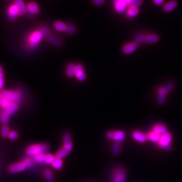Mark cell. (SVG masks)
Segmentation results:
<instances>
[{
	"instance_id": "3",
	"label": "cell",
	"mask_w": 182,
	"mask_h": 182,
	"mask_svg": "<svg viewBox=\"0 0 182 182\" xmlns=\"http://www.w3.org/2000/svg\"><path fill=\"white\" fill-rule=\"evenodd\" d=\"M49 149V145L47 143H40L30 146L26 149V153L29 156H34L39 153H45Z\"/></svg>"
},
{
	"instance_id": "28",
	"label": "cell",
	"mask_w": 182,
	"mask_h": 182,
	"mask_svg": "<svg viewBox=\"0 0 182 182\" xmlns=\"http://www.w3.org/2000/svg\"><path fill=\"white\" fill-rule=\"evenodd\" d=\"M54 27L56 30L57 31L63 32V31H66L67 26L66 24L61 21H56L54 24Z\"/></svg>"
},
{
	"instance_id": "34",
	"label": "cell",
	"mask_w": 182,
	"mask_h": 182,
	"mask_svg": "<svg viewBox=\"0 0 182 182\" xmlns=\"http://www.w3.org/2000/svg\"><path fill=\"white\" fill-rule=\"evenodd\" d=\"M142 4V1L141 0H131L128 7L130 8H138V7L141 6Z\"/></svg>"
},
{
	"instance_id": "17",
	"label": "cell",
	"mask_w": 182,
	"mask_h": 182,
	"mask_svg": "<svg viewBox=\"0 0 182 182\" xmlns=\"http://www.w3.org/2000/svg\"><path fill=\"white\" fill-rule=\"evenodd\" d=\"M156 133L161 136L167 132V128L163 124H156L153 127V130Z\"/></svg>"
},
{
	"instance_id": "25",
	"label": "cell",
	"mask_w": 182,
	"mask_h": 182,
	"mask_svg": "<svg viewBox=\"0 0 182 182\" xmlns=\"http://www.w3.org/2000/svg\"><path fill=\"white\" fill-rule=\"evenodd\" d=\"M177 5L178 2L176 1H170L164 5V6L163 7V9L166 12H170L173 10L177 7Z\"/></svg>"
},
{
	"instance_id": "40",
	"label": "cell",
	"mask_w": 182,
	"mask_h": 182,
	"mask_svg": "<svg viewBox=\"0 0 182 182\" xmlns=\"http://www.w3.org/2000/svg\"><path fill=\"white\" fill-rule=\"evenodd\" d=\"M8 137L11 140H15L18 137V134L16 132H14V131H12L10 133L9 135H8Z\"/></svg>"
},
{
	"instance_id": "16",
	"label": "cell",
	"mask_w": 182,
	"mask_h": 182,
	"mask_svg": "<svg viewBox=\"0 0 182 182\" xmlns=\"http://www.w3.org/2000/svg\"><path fill=\"white\" fill-rule=\"evenodd\" d=\"M122 149V143L121 142L114 141L112 143L111 148V153L113 156H117L120 154Z\"/></svg>"
},
{
	"instance_id": "33",
	"label": "cell",
	"mask_w": 182,
	"mask_h": 182,
	"mask_svg": "<svg viewBox=\"0 0 182 182\" xmlns=\"http://www.w3.org/2000/svg\"><path fill=\"white\" fill-rule=\"evenodd\" d=\"M45 153H39L33 156V160L39 163H42L45 162Z\"/></svg>"
},
{
	"instance_id": "24",
	"label": "cell",
	"mask_w": 182,
	"mask_h": 182,
	"mask_svg": "<svg viewBox=\"0 0 182 182\" xmlns=\"http://www.w3.org/2000/svg\"><path fill=\"white\" fill-rule=\"evenodd\" d=\"M70 151L69 150H68V149L62 147L57 151L55 156L56 157H58V158L62 159L66 157L67 156H68V154L70 153Z\"/></svg>"
},
{
	"instance_id": "43",
	"label": "cell",
	"mask_w": 182,
	"mask_h": 182,
	"mask_svg": "<svg viewBox=\"0 0 182 182\" xmlns=\"http://www.w3.org/2000/svg\"><path fill=\"white\" fill-rule=\"evenodd\" d=\"M93 2L96 5L101 6L105 3V1H103V0H94V1H93Z\"/></svg>"
},
{
	"instance_id": "44",
	"label": "cell",
	"mask_w": 182,
	"mask_h": 182,
	"mask_svg": "<svg viewBox=\"0 0 182 182\" xmlns=\"http://www.w3.org/2000/svg\"><path fill=\"white\" fill-rule=\"evenodd\" d=\"M163 0H154V3L157 5H160L162 3H163Z\"/></svg>"
},
{
	"instance_id": "30",
	"label": "cell",
	"mask_w": 182,
	"mask_h": 182,
	"mask_svg": "<svg viewBox=\"0 0 182 182\" xmlns=\"http://www.w3.org/2000/svg\"><path fill=\"white\" fill-rule=\"evenodd\" d=\"M11 103H10L7 98L0 94V106L4 109L6 108Z\"/></svg>"
},
{
	"instance_id": "23",
	"label": "cell",
	"mask_w": 182,
	"mask_h": 182,
	"mask_svg": "<svg viewBox=\"0 0 182 182\" xmlns=\"http://www.w3.org/2000/svg\"><path fill=\"white\" fill-rule=\"evenodd\" d=\"M51 166L56 170H62L63 166V163L62 159L55 157L53 162L51 163Z\"/></svg>"
},
{
	"instance_id": "42",
	"label": "cell",
	"mask_w": 182,
	"mask_h": 182,
	"mask_svg": "<svg viewBox=\"0 0 182 182\" xmlns=\"http://www.w3.org/2000/svg\"><path fill=\"white\" fill-rule=\"evenodd\" d=\"M167 90L168 92H170V91H172L174 89V85L172 83H169L167 84V87H166Z\"/></svg>"
},
{
	"instance_id": "15",
	"label": "cell",
	"mask_w": 182,
	"mask_h": 182,
	"mask_svg": "<svg viewBox=\"0 0 182 182\" xmlns=\"http://www.w3.org/2000/svg\"><path fill=\"white\" fill-rule=\"evenodd\" d=\"M19 108L18 104L15 103H11L6 108L4 109V112L7 114L9 116L14 114L15 112H16Z\"/></svg>"
},
{
	"instance_id": "4",
	"label": "cell",
	"mask_w": 182,
	"mask_h": 182,
	"mask_svg": "<svg viewBox=\"0 0 182 182\" xmlns=\"http://www.w3.org/2000/svg\"><path fill=\"white\" fill-rule=\"evenodd\" d=\"M0 94L7 98L10 103H18L20 101L21 95L19 91L2 90Z\"/></svg>"
},
{
	"instance_id": "20",
	"label": "cell",
	"mask_w": 182,
	"mask_h": 182,
	"mask_svg": "<svg viewBox=\"0 0 182 182\" xmlns=\"http://www.w3.org/2000/svg\"><path fill=\"white\" fill-rule=\"evenodd\" d=\"M147 140L148 141H150V142L153 143L154 144H157L159 140H160L161 136L156 133L153 131H151V132H149L147 134Z\"/></svg>"
},
{
	"instance_id": "2",
	"label": "cell",
	"mask_w": 182,
	"mask_h": 182,
	"mask_svg": "<svg viewBox=\"0 0 182 182\" xmlns=\"http://www.w3.org/2000/svg\"><path fill=\"white\" fill-rule=\"evenodd\" d=\"M173 140V136L171 133L167 132L165 134L161 135L160 140L157 144L158 147L164 151H169L172 150V142Z\"/></svg>"
},
{
	"instance_id": "36",
	"label": "cell",
	"mask_w": 182,
	"mask_h": 182,
	"mask_svg": "<svg viewBox=\"0 0 182 182\" xmlns=\"http://www.w3.org/2000/svg\"><path fill=\"white\" fill-rule=\"evenodd\" d=\"M10 130L9 127L7 126H4L1 130V135L4 138H6L8 137V135L10 134Z\"/></svg>"
},
{
	"instance_id": "19",
	"label": "cell",
	"mask_w": 182,
	"mask_h": 182,
	"mask_svg": "<svg viewBox=\"0 0 182 182\" xmlns=\"http://www.w3.org/2000/svg\"><path fill=\"white\" fill-rule=\"evenodd\" d=\"M26 8L32 13L33 15H37L40 12V8L36 2H31L26 5Z\"/></svg>"
},
{
	"instance_id": "9",
	"label": "cell",
	"mask_w": 182,
	"mask_h": 182,
	"mask_svg": "<svg viewBox=\"0 0 182 182\" xmlns=\"http://www.w3.org/2000/svg\"><path fill=\"white\" fill-rule=\"evenodd\" d=\"M27 168L23 162L11 165L9 167V171L12 173H17L24 171Z\"/></svg>"
},
{
	"instance_id": "10",
	"label": "cell",
	"mask_w": 182,
	"mask_h": 182,
	"mask_svg": "<svg viewBox=\"0 0 182 182\" xmlns=\"http://www.w3.org/2000/svg\"><path fill=\"white\" fill-rule=\"evenodd\" d=\"M132 137L135 141L140 144L145 143L148 140L147 135L140 131H134L132 133Z\"/></svg>"
},
{
	"instance_id": "32",
	"label": "cell",
	"mask_w": 182,
	"mask_h": 182,
	"mask_svg": "<svg viewBox=\"0 0 182 182\" xmlns=\"http://www.w3.org/2000/svg\"><path fill=\"white\" fill-rule=\"evenodd\" d=\"M0 120L4 125H7L9 122V116L4 111L0 114Z\"/></svg>"
},
{
	"instance_id": "37",
	"label": "cell",
	"mask_w": 182,
	"mask_h": 182,
	"mask_svg": "<svg viewBox=\"0 0 182 182\" xmlns=\"http://www.w3.org/2000/svg\"><path fill=\"white\" fill-rule=\"evenodd\" d=\"M66 32L68 34H73L76 32V28L73 25H68L67 26Z\"/></svg>"
},
{
	"instance_id": "12",
	"label": "cell",
	"mask_w": 182,
	"mask_h": 182,
	"mask_svg": "<svg viewBox=\"0 0 182 182\" xmlns=\"http://www.w3.org/2000/svg\"><path fill=\"white\" fill-rule=\"evenodd\" d=\"M18 14V10L15 4L10 5L8 10V18L10 21H12L15 20Z\"/></svg>"
},
{
	"instance_id": "14",
	"label": "cell",
	"mask_w": 182,
	"mask_h": 182,
	"mask_svg": "<svg viewBox=\"0 0 182 182\" xmlns=\"http://www.w3.org/2000/svg\"><path fill=\"white\" fill-rule=\"evenodd\" d=\"M137 46L134 43H128L123 47L122 51L125 54H130L134 52L136 50Z\"/></svg>"
},
{
	"instance_id": "26",
	"label": "cell",
	"mask_w": 182,
	"mask_h": 182,
	"mask_svg": "<svg viewBox=\"0 0 182 182\" xmlns=\"http://www.w3.org/2000/svg\"><path fill=\"white\" fill-rule=\"evenodd\" d=\"M76 66L73 63H70L68 64L66 69V74L68 77L72 78L75 76Z\"/></svg>"
},
{
	"instance_id": "27",
	"label": "cell",
	"mask_w": 182,
	"mask_h": 182,
	"mask_svg": "<svg viewBox=\"0 0 182 182\" xmlns=\"http://www.w3.org/2000/svg\"><path fill=\"white\" fill-rule=\"evenodd\" d=\"M139 13V9L136 8H130L126 12V16L128 18H133Z\"/></svg>"
},
{
	"instance_id": "6",
	"label": "cell",
	"mask_w": 182,
	"mask_h": 182,
	"mask_svg": "<svg viewBox=\"0 0 182 182\" xmlns=\"http://www.w3.org/2000/svg\"><path fill=\"white\" fill-rule=\"evenodd\" d=\"M42 37H43V36L39 31H34L30 35L28 39V42H29V46H30V47H32V48H34L36 46H37L39 42L42 39Z\"/></svg>"
},
{
	"instance_id": "18",
	"label": "cell",
	"mask_w": 182,
	"mask_h": 182,
	"mask_svg": "<svg viewBox=\"0 0 182 182\" xmlns=\"http://www.w3.org/2000/svg\"><path fill=\"white\" fill-rule=\"evenodd\" d=\"M159 41V37L156 34H149L145 36L144 43L147 44H156Z\"/></svg>"
},
{
	"instance_id": "5",
	"label": "cell",
	"mask_w": 182,
	"mask_h": 182,
	"mask_svg": "<svg viewBox=\"0 0 182 182\" xmlns=\"http://www.w3.org/2000/svg\"><path fill=\"white\" fill-rule=\"evenodd\" d=\"M106 136L108 139L112 140L114 141L122 143L125 138V134L124 132L121 130L110 131L106 133Z\"/></svg>"
},
{
	"instance_id": "1",
	"label": "cell",
	"mask_w": 182,
	"mask_h": 182,
	"mask_svg": "<svg viewBox=\"0 0 182 182\" xmlns=\"http://www.w3.org/2000/svg\"><path fill=\"white\" fill-rule=\"evenodd\" d=\"M127 176V169L124 166H117L111 172L112 182H125Z\"/></svg>"
},
{
	"instance_id": "21",
	"label": "cell",
	"mask_w": 182,
	"mask_h": 182,
	"mask_svg": "<svg viewBox=\"0 0 182 182\" xmlns=\"http://www.w3.org/2000/svg\"><path fill=\"white\" fill-rule=\"evenodd\" d=\"M46 40L53 44V45H54V46H57V47H61L63 44V43L62 41L59 39H57L56 37H54L52 36H50V35H48L46 37Z\"/></svg>"
},
{
	"instance_id": "22",
	"label": "cell",
	"mask_w": 182,
	"mask_h": 182,
	"mask_svg": "<svg viewBox=\"0 0 182 182\" xmlns=\"http://www.w3.org/2000/svg\"><path fill=\"white\" fill-rule=\"evenodd\" d=\"M14 4L17 6L18 10L19 15H23L26 12V6L24 2L22 0H16L14 2Z\"/></svg>"
},
{
	"instance_id": "31",
	"label": "cell",
	"mask_w": 182,
	"mask_h": 182,
	"mask_svg": "<svg viewBox=\"0 0 182 182\" xmlns=\"http://www.w3.org/2000/svg\"><path fill=\"white\" fill-rule=\"evenodd\" d=\"M45 176L46 181L47 182H54V177L53 175L52 172L47 169L45 172Z\"/></svg>"
},
{
	"instance_id": "38",
	"label": "cell",
	"mask_w": 182,
	"mask_h": 182,
	"mask_svg": "<svg viewBox=\"0 0 182 182\" xmlns=\"http://www.w3.org/2000/svg\"><path fill=\"white\" fill-rule=\"evenodd\" d=\"M23 162L24 163V164L26 165L27 167H30L31 166H32L33 165V161L32 159H30V158H26Z\"/></svg>"
},
{
	"instance_id": "39",
	"label": "cell",
	"mask_w": 182,
	"mask_h": 182,
	"mask_svg": "<svg viewBox=\"0 0 182 182\" xmlns=\"http://www.w3.org/2000/svg\"><path fill=\"white\" fill-rule=\"evenodd\" d=\"M39 31L41 33V34H42L43 36H48V30L47 27H41L40 29L39 30Z\"/></svg>"
},
{
	"instance_id": "45",
	"label": "cell",
	"mask_w": 182,
	"mask_h": 182,
	"mask_svg": "<svg viewBox=\"0 0 182 182\" xmlns=\"http://www.w3.org/2000/svg\"><path fill=\"white\" fill-rule=\"evenodd\" d=\"M0 74H4V71L2 67L0 66Z\"/></svg>"
},
{
	"instance_id": "35",
	"label": "cell",
	"mask_w": 182,
	"mask_h": 182,
	"mask_svg": "<svg viewBox=\"0 0 182 182\" xmlns=\"http://www.w3.org/2000/svg\"><path fill=\"white\" fill-rule=\"evenodd\" d=\"M56 156H53V154H50V153H47L45 154V163L46 164H51L52 163V162H53L54 158Z\"/></svg>"
},
{
	"instance_id": "29",
	"label": "cell",
	"mask_w": 182,
	"mask_h": 182,
	"mask_svg": "<svg viewBox=\"0 0 182 182\" xmlns=\"http://www.w3.org/2000/svg\"><path fill=\"white\" fill-rule=\"evenodd\" d=\"M145 37V36H144L143 34H139L136 36V39H135L134 43L136 44L137 47L141 46L144 42Z\"/></svg>"
},
{
	"instance_id": "7",
	"label": "cell",
	"mask_w": 182,
	"mask_h": 182,
	"mask_svg": "<svg viewBox=\"0 0 182 182\" xmlns=\"http://www.w3.org/2000/svg\"><path fill=\"white\" fill-rule=\"evenodd\" d=\"M131 0H117L114 1V7L115 10L119 12H123L126 7L128 6Z\"/></svg>"
},
{
	"instance_id": "11",
	"label": "cell",
	"mask_w": 182,
	"mask_h": 182,
	"mask_svg": "<svg viewBox=\"0 0 182 182\" xmlns=\"http://www.w3.org/2000/svg\"><path fill=\"white\" fill-rule=\"evenodd\" d=\"M63 147L71 151L73 149V143L72 141L71 136L69 133H65L63 137Z\"/></svg>"
},
{
	"instance_id": "8",
	"label": "cell",
	"mask_w": 182,
	"mask_h": 182,
	"mask_svg": "<svg viewBox=\"0 0 182 182\" xmlns=\"http://www.w3.org/2000/svg\"><path fill=\"white\" fill-rule=\"evenodd\" d=\"M75 76L80 82H84L85 80L87 77L84 73V66L81 64H78L75 67Z\"/></svg>"
},
{
	"instance_id": "13",
	"label": "cell",
	"mask_w": 182,
	"mask_h": 182,
	"mask_svg": "<svg viewBox=\"0 0 182 182\" xmlns=\"http://www.w3.org/2000/svg\"><path fill=\"white\" fill-rule=\"evenodd\" d=\"M168 91L166 87H160L158 92L157 102L160 104H163L166 100V96L167 94Z\"/></svg>"
},
{
	"instance_id": "41",
	"label": "cell",
	"mask_w": 182,
	"mask_h": 182,
	"mask_svg": "<svg viewBox=\"0 0 182 182\" xmlns=\"http://www.w3.org/2000/svg\"><path fill=\"white\" fill-rule=\"evenodd\" d=\"M3 76L4 74H0V90H2L4 86V79Z\"/></svg>"
}]
</instances>
